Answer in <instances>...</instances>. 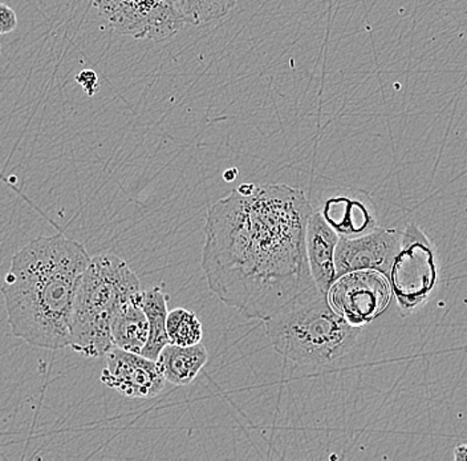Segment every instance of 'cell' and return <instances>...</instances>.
I'll return each mask as SVG.
<instances>
[{
    "mask_svg": "<svg viewBox=\"0 0 467 461\" xmlns=\"http://www.w3.org/2000/svg\"><path fill=\"white\" fill-rule=\"evenodd\" d=\"M312 213L305 192L282 183H244L213 204L201 262L212 293L263 322L312 288L306 246Z\"/></svg>",
    "mask_w": 467,
    "mask_h": 461,
    "instance_id": "cell-1",
    "label": "cell"
},
{
    "mask_svg": "<svg viewBox=\"0 0 467 461\" xmlns=\"http://www.w3.org/2000/svg\"><path fill=\"white\" fill-rule=\"evenodd\" d=\"M92 257L63 235L29 242L11 259L2 285L8 325L15 338L37 349H66L78 282Z\"/></svg>",
    "mask_w": 467,
    "mask_h": 461,
    "instance_id": "cell-2",
    "label": "cell"
},
{
    "mask_svg": "<svg viewBox=\"0 0 467 461\" xmlns=\"http://www.w3.org/2000/svg\"><path fill=\"white\" fill-rule=\"evenodd\" d=\"M262 323L277 354L300 366H326L346 357L361 332L336 313L317 285Z\"/></svg>",
    "mask_w": 467,
    "mask_h": 461,
    "instance_id": "cell-3",
    "label": "cell"
},
{
    "mask_svg": "<svg viewBox=\"0 0 467 461\" xmlns=\"http://www.w3.org/2000/svg\"><path fill=\"white\" fill-rule=\"evenodd\" d=\"M141 283L130 265L115 254L92 257L76 290L71 314L73 351L100 358L113 349L112 323L131 298L141 296Z\"/></svg>",
    "mask_w": 467,
    "mask_h": 461,
    "instance_id": "cell-4",
    "label": "cell"
},
{
    "mask_svg": "<svg viewBox=\"0 0 467 461\" xmlns=\"http://www.w3.org/2000/svg\"><path fill=\"white\" fill-rule=\"evenodd\" d=\"M388 281L402 317L421 309L436 288V247L419 225L408 224L401 233V245Z\"/></svg>",
    "mask_w": 467,
    "mask_h": 461,
    "instance_id": "cell-5",
    "label": "cell"
},
{
    "mask_svg": "<svg viewBox=\"0 0 467 461\" xmlns=\"http://www.w3.org/2000/svg\"><path fill=\"white\" fill-rule=\"evenodd\" d=\"M102 19L125 37L169 39L186 25L178 0H92Z\"/></svg>",
    "mask_w": 467,
    "mask_h": 461,
    "instance_id": "cell-6",
    "label": "cell"
},
{
    "mask_svg": "<svg viewBox=\"0 0 467 461\" xmlns=\"http://www.w3.org/2000/svg\"><path fill=\"white\" fill-rule=\"evenodd\" d=\"M392 298V288L384 274L375 270L350 271L338 277L328 291L336 313L349 325L363 328L384 313Z\"/></svg>",
    "mask_w": 467,
    "mask_h": 461,
    "instance_id": "cell-7",
    "label": "cell"
},
{
    "mask_svg": "<svg viewBox=\"0 0 467 461\" xmlns=\"http://www.w3.org/2000/svg\"><path fill=\"white\" fill-rule=\"evenodd\" d=\"M401 245V233L390 227H375L358 237H340L336 247V279L350 271L375 270L389 277Z\"/></svg>",
    "mask_w": 467,
    "mask_h": 461,
    "instance_id": "cell-8",
    "label": "cell"
},
{
    "mask_svg": "<svg viewBox=\"0 0 467 461\" xmlns=\"http://www.w3.org/2000/svg\"><path fill=\"white\" fill-rule=\"evenodd\" d=\"M100 381L104 386L130 399L156 398L166 383L157 361L119 347L108 352Z\"/></svg>",
    "mask_w": 467,
    "mask_h": 461,
    "instance_id": "cell-9",
    "label": "cell"
},
{
    "mask_svg": "<svg viewBox=\"0 0 467 461\" xmlns=\"http://www.w3.org/2000/svg\"><path fill=\"white\" fill-rule=\"evenodd\" d=\"M338 241L340 236L321 212L312 213L306 225V257L315 285L326 294L336 281L335 254Z\"/></svg>",
    "mask_w": 467,
    "mask_h": 461,
    "instance_id": "cell-10",
    "label": "cell"
},
{
    "mask_svg": "<svg viewBox=\"0 0 467 461\" xmlns=\"http://www.w3.org/2000/svg\"><path fill=\"white\" fill-rule=\"evenodd\" d=\"M209 361L206 347L202 343L192 346L166 344L160 352L157 363L166 382L173 386H188L197 379Z\"/></svg>",
    "mask_w": 467,
    "mask_h": 461,
    "instance_id": "cell-11",
    "label": "cell"
},
{
    "mask_svg": "<svg viewBox=\"0 0 467 461\" xmlns=\"http://www.w3.org/2000/svg\"><path fill=\"white\" fill-rule=\"evenodd\" d=\"M321 215L340 237H358L378 227L375 217L367 205L347 195H337L327 200Z\"/></svg>",
    "mask_w": 467,
    "mask_h": 461,
    "instance_id": "cell-12",
    "label": "cell"
},
{
    "mask_svg": "<svg viewBox=\"0 0 467 461\" xmlns=\"http://www.w3.org/2000/svg\"><path fill=\"white\" fill-rule=\"evenodd\" d=\"M141 298L142 294L125 302L112 323L113 346L136 354H141L149 340V320Z\"/></svg>",
    "mask_w": 467,
    "mask_h": 461,
    "instance_id": "cell-13",
    "label": "cell"
},
{
    "mask_svg": "<svg viewBox=\"0 0 467 461\" xmlns=\"http://www.w3.org/2000/svg\"><path fill=\"white\" fill-rule=\"evenodd\" d=\"M141 305L149 320V340L141 355L157 361L163 347L169 344L168 332H166V320L169 314L168 296L159 286L148 288L142 293Z\"/></svg>",
    "mask_w": 467,
    "mask_h": 461,
    "instance_id": "cell-14",
    "label": "cell"
},
{
    "mask_svg": "<svg viewBox=\"0 0 467 461\" xmlns=\"http://www.w3.org/2000/svg\"><path fill=\"white\" fill-rule=\"evenodd\" d=\"M169 343L177 346H192L202 342V323L197 315L188 309H174L169 311L166 320Z\"/></svg>",
    "mask_w": 467,
    "mask_h": 461,
    "instance_id": "cell-15",
    "label": "cell"
},
{
    "mask_svg": "<svg viewBox=\"0 0 467 461\" xmlns=\"http://www.w3.org/2000/svg\"><path fill=\"white\" fill-rule=\"evenodd\" d=\"M186 25H209L222 19L235 7L238 0H178Z\"/></svg>",
    "mask_w": 467,
    "mask_h": 461,
    "instance_id": "cell-16",
    "label": "cell"
},
{
    "mask_svg": "<svg viewBox=\"0 0 467 461\" xmlns=\"http://www.w3.org/2000/svg\"><path fill=\"white\" fill-rule=\"evenodd\" d=\"M17 28L16 13L10 5L0 3V35H8Z\"/></svg>",
    "mask_w": 467,
    "mask_h": 461,
    "instance_id": "cell-17",
    "label": "cell"
},
{
    "mask_svg": "<svg viewBox=\"0 0 467 461\" xmlns=\"http://www.w3.org/2000/svg\"><path fill=\"white\" fill-rule=\"evenodd\" d=\"M78 86L84 89L88 96H95L99 90V76L92 69H84L76 76Z\"/></svg>",
    "mask_w": 467,
    "mask_h": 461,
    "instance_id": "cell-18",
    "label": "cell"
},
{
    "mask_svg": "<svg viewBox=\"0 0 467 461\" xmlns=\"http://www.w3.org/2000/svg\"><path fill=\"white\" fill-rule=\"evenodd\" d=\"M452 457L455 461H467V443L455 446Z\"/></svg>",
    "mask_w": 467,
    "mask_h": 461,
    "instance_id": "cell-19",
    "label": "cell"
},
{
    "mask_svg": "<svg viewBox=\"0 0 467 461\" xmlns=\"http://www.w3.org/2000/svg\"><path fill=\"white\" fill-rule=\"evenodd\" d=\"M0 55H2V45H0Z\"/></svg>",
    "mask_w": 467,
    "mask_h": 461,
    "instance_id": "cell-20",
    "label": "cell"
}]
</instances>
